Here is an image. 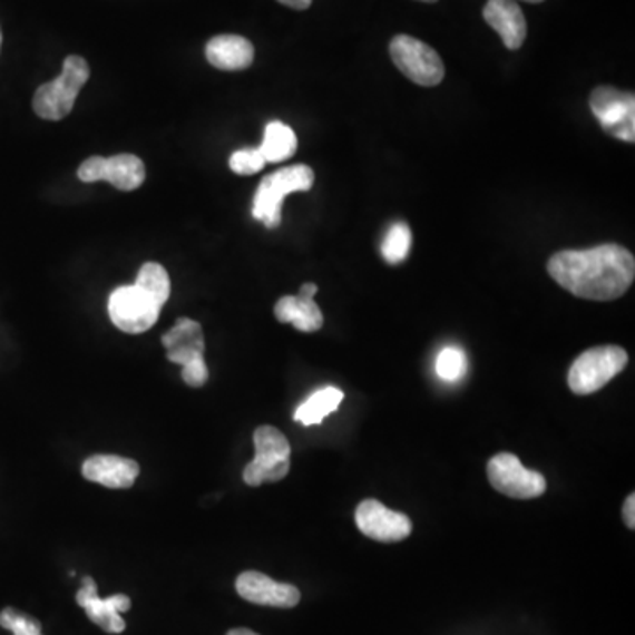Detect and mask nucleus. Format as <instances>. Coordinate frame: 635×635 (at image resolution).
Returning a JSON list of instances; mask_svg holds the SVG:
<instances>
[{
	"label": "nucleus",
	"mask_w": 635,
	"mask_h": 635,
	"mask_svg": "<svg viewBox=\"0 0 635 635\" xmlns=\"http://www.w3.org/2000/svg\"><path fill=\"white\" fill-rule=\"evenodd\" d=\"M547 272L561 289L586 301L607 302L625 295L634 283V254L618 244L583 251H559Z\"/></svg>",
	"instance_id": "obj_1"
},
{
	"label": "nucleus",
	"mask_w": 635,
	"mask_h": 635,
	"mask_svg": "<svg viewBox=\"0 0 635 635\" xmlns=\"http://www.w3.org/2000/svg\"><path fill=\"white\" fill-rule=\"evenodd\" d=\"M90 68L80 56L63 60L62 72L56 80L41 85L35 94V111L45 120H62L71 114L81 87L89 81Z\"/></svg>",
	"instance_id": "obj_2"
},
{
	"label": "nucleus",
	"mask_w": 635,
	"mask_h": 635,
	"mask_svg": "<svg viewBox=\"0 0 635 635\" xmlns=\"http://www.w3.org/2000/svg\"><path fill=\"white\" fill-rule=\"evenodd\" d=\"M314 184V172L310 166L295 165L277 169L263 178L254 195L253 217L267 228L281 225V211L286 196L299 190H310Z\"/></svg>",
	"instance_id": "obj_3"
},
{
	"label": "nucleus",
	"mask_w": 635,
	"mask_h": 635,
	"mask_svg": "<svg viewBox=\"0 0 635 635\" xmlns=\"http://www.w3.org/2000/svg\"><path fill=\"white\" fill-rule=\"evenodd\" d=\"M162 343L166 348V359L183 365V380L186 385L198 389L207 383L204 331L198 322L189 318H178L174 329L163 335Z\"/></svg>",
	"instance_id": "obj_4"
},
{
	"label": "nucleus",
	"mask_w": 635,
	"mask_h": 635,
	"mask_svg": "<svg viewBox=\"0 0 635 635\" xmlns=\"http://www.w3.org/2000/svg\"><path fill=\"white\" fill-rule=\"evenodd\" d=\"M628 353L622 346H597L577 356L568 371V389L577 395L595 394L627 368Z\"/></svg>",
	"instance_id": "obj_5"
},
{
	"label": "nucleus",
	"mask_w": 635,
	"mask_h": 635,
	"mask_svg": "<svg viewBox=\"0 0 635 635\" xmlns=\"http://www.w3.org/2000/svg\"><path fill=\"white\" fill-rule=\"evenodd\" d=\"M254 459L244 470V482L247 486L280 482L290 473L292 447L280 429L260 426L254 431Z\"/></svg>",
	"instance_id": "obj_6"
},
{
	"label": "nucleus",
	"mask_w": 635,
	"mask_h": 635,
	"mask_svg": "<svg viewBox=\"0 0 635 635\" xmlns=\"http://www.w3.org/2000/svg\"><path fill=\"white\" fill-rule=\"evenodd\" d=\"M390 57L399 71L422 87H437L444 77V66L434 48L411 36H395L390 42Z\"/></svg>",
	"instance_id": "obj_7"
},
{
	"label": "nucleus",
	"mask_w": 635,
	"mask_h": 635,
	"mask_svg": "<svg viewBox=\"0 0 635 635\" xmlns=\"http://www.w3.org/2000/svg\"><path fill=\"white\" fill-rule=\"evenodd\" d=\"M487 479L496 491L516 500H531L543 496L547 489L546 477L528 470L517 456L508 452L496 453L487 462Z\"/></svg>",
	"instance_id": "obj_8"
},
{
	"label": "nucleus",
	"mask_w": 635,
	"mask_h": 635,
	"mask_svg": "<svg viewBox=\"0 0 635 635\" xmlns=\"http://www.w3.org/2000/svg\"><path fill=\"white\" fill-rule=\"evenodd\" d=\"M589 108L602 129L618 140L635 141V98L632 92L602 85L593 90Z\"/></svg>",
	"instance_id": "obj_9"
},
{
	"label": "nucleus",
	"mask_w": 635,
	"mask_h": 635,
	"mask_svg": "<svg viewBox=\"0 0 635 635\" xmlns=\"http://www.w3.org/2000/svg\"><path fill=\"white\" fill-rule=\"evenodd\" d=\"M108 313L117 329L127 334H141L156 325L162 307L138 286H120L108 301Z\"/></svg>",
	"instance_id": "obj_10"
},
{
	"label": "nucleus",
	"mask_w": 635,
	"mask_h": 635,
	"mask_svg": "<svg viewBox=\"0 0 635 635\" xmlns=\"http://www.w3.org/2000/svg\"><path fill=\"white\" fill-rule=\"evenodd\" d=\"M145 165L140 157L119 154L114 157L92 156L81 163L78 178L84 183L108 180L120 190H133L145 183Z\"/></svg>",
	"instance_id": "obj_11"
},
{
	"label": "nucleus",
	"mask_w": 635,
	"mask_h": 635,
	"mask_svg": "<svg viewBox=\"0 0 635 635\" xmlns=\"http://www.w3.org/2000/svg\"><path fill=\"white\" fill-rule=\"evenodd\" d=\"M356 528L377 543H401L410 537V517L404 514L394 512L378 500H364L356 507Z\"/></svg>",
	"instance_id": "obj_12"
},
{
	"label": "nucleus",
	"mask_w": 635,
	"mask_h": 635,
	"mask_svg": "<svg viewBox=\"0 0 635 635\" xmlns=\"http://www.w3.org/2000/svg\"><path fill=\"white\" fill-rule=\"evenodd\" d=\"M84 585L78 589V606L84 607L85 614L89 616L90 622L96 623L99 628L108 632V634H120L126 631V622H124L120 613L131 609V600L126 595H114L110 598H99L98 586L94 583L92 577H84Z\"/></svg>",
	"instance_id": "obj_13"
},
{
	"label": "nucleus",
	"mask_w": 635,
	"mask_h": 635,
	"mask_svg": "<svg viewBox=\"0 0 635 635\" xmlns=\"http://www.w3.org/2000/svg\"><path fill=\"white\" fill-rule=\"evenodd\" d=\"M238 595L244 600L258 606L280 607L292 609L301 602V592L293 585L277 583L262 572L247 570L237 577L235 583Z\"/></svg>",
	"instance_id": "obj_14"
},
{
	"label": "nucleus",
	"mask_w": 635,
	"mask_h": 635,
	"mask_svg": "<svg viewBox=\"0 0 635 635\" xmlns=\"http://www.w3.org/2000/svg\"><path fill=\"white\" fill-rule=\"evenodd\" d=\"M81 473L89 482L101 483L110 489H127L140 475V466L133 459L99 453L84 462Z\"/></svg>",
	"instance_id": "obj_15"
},
{
	"label": "nucleus",
	"mask_w": 635,
	"mask_h": 635,
	"mask_svg": "<svg viewBox=\"0 0 635 635\" xmlns=\"http://www.w3.org/2000/svg\"><path fill=\"white\" fill-rule=\"evenodd\" d=\"M483 20L498 32L508 50L522 47L528 35V26L522 9L516 0H487Z\"/></svg>",
	"instance_id": "obj_16"
},
{
	"label": "nucleus",
	"mask_w": 635,
	"mask_h": 635,
	"mask_svg": "<svg viewBox=\"0 0 635 635\" xmlns=\"http://www.w3.org/2000/svg\"><path fill=\"white\" fill-rule=\"evenodd\" d=\"M208 62L221 71H242L254 60V47L242 36L223 35L212 38L205 48Z\"/></svg>",
	"instance_id": "obj_17"
},
{
	"label": "nucleus",
	"mask_w": 635,
	"mask_h": 635,
	"mask_svg": "<svg viewBox=\"0 0 635 635\" xmlns=\"http://www.w3.org/2000/svg\"><path fill=\"white\" fill-rule=\"evenodd\" d=\"M274 314L281 323H292L296 331L316 332L323 326L322 310L314 302V296L305 293L280 299L275 304Z\"/></svg>",
	"instance_id": "obj_18"
},
{
	"label": "nucleus",
	"mask_w": 635,
	"mask_h": 635,
	"mask_svg": "<svg viewBox=\"0 0 635 635\" xmlns=\"http://www.w3.org/2000/svg\"><path fill=\"white\" fill-rule=\"evenodd\" d=\"M343 399V390L335 389V387L316 390L302 402L301 407L296 408L293 419L302 426H316V423H322L325 417L334 413Z\"/></svg>",
	"instance_id": "obj_19"
},
{
	"label": "nucleus",
	"mask_w": 635,
	"mask_h": 635,
	"mask_svg": "<svg viewBox=\"0 0 635 635\" xmlns=\"http://www.w3.org/2000/svg\"><path fill=\"white\" fill-rule=\"evenodd\" d=\"M296 136L292 127L286 124L274 120L265 127V136H263L260 153L265 157L267 163L286 162L295 154Z\"/></svg>",
	"instance_id": "obj_20"
},
{
	"label": "nucleus",
	"mask_w": 635,
	"mask_h": 635,
	"mask_svg": "<svg viewBox=\"0 0 635 635\" xmlns=\"http://www.w3.org/2000/svg\"><path fill=\"white\" fill-rule=\"evenodd\" d=\"M135 286H138L148 299H153L159 307L165 305L172 292L168 272L159 263H145L138 272Z\"/></svg>",
	"instance_id": "obj_21"
},
{
	"label": "nucleus",
	"mask_w": 635,
	"mask_h": 635,
	"mask_svg": "<svg viewBox=\"0 0 635 635\" xmlns=\"http://www.w3.org/2000/svg\"><path fill=\"white\" fill-rule=\"evenodd\" d=\"M411 242H413V235H411L410 226L407 223H395L381 244V254H383L385 262H389L390 265H399V263L404 262L410 254Z\"/></svg>",
	"instance_id": "obj_22"
},
{
	"label": "nucleus",
	"mask_w": 635,
	"mask_h": 635,
	"mask_svg": "<svg viewBox=\"0 0 635 635\" xmlns=\"http://www.w3.org/2000/svg\"><path fill=\"white\" fill-rule=\"evenodd\" d=\"M468 360L462 350L456 346L444 348L437 359V373L441 380L458 381L465 377Z\"/></svg>",
	"instance_id": "obj_23"
},
{
	"label": "nucleus",
	"mask_w": 635,
	"mask_h": 635,
	"mask_svg": "<svg viewBox=\"0 0 635 635\" xmlns=\"http://www.w3.org/2000/svg\"><path fill=\"white\" fill-rule=\"evenodd\" d=\"M0 627L13 632V635H42L41 623L38 619L13 607H6L0 613Z\"/></svg>",
	"instance_id": "obj_24"
},
{
	"label": "nucleus",
	"mask_w": 635,
	"mask_h": 635,
	"mask_svg": "<svg viewBox=\"0 0 635 635\" xmlns=\"http://www.w3.org/2000/svg\"><path fill=\"white\" fill-rule=\"evenodd\" d=\"M267 162L260 148H242L229 157V168L237 175H254L265 168Z\"/></svg>",
	"instance_id": "obj_25"
},
{
	"label": "nucleus",
	"mask_w": 635,
	"mask_h": 635,
	"mask_svg": "<svg viewBox=\"0 0 635 635\" xmlns=\"http://www.w3.org/2000/svg\"><path fill=\"white\" fill-rule=\"evenodd\" d=\"M623 521L627 525V528H635V496H628L623 505Z\"/></svg>",
	"instance_id": "obj_26"
},
{
	"label": "nucleus",
	"mask_w": 635,
	"mask_h": 635,
	"mask_svg": "<svg viewBox=\"0 0 635 635\" xmlns=\"http://www.w3.org/2000/svg\"><path fill=\"white\" fill-rule=\"evenodd\" d=\"M281 4L289 6V8L296 9V11H304L313 4V0H277Z\"/></svg>",
	"instance_id": "obj_27"
},
{
	"label": "nucleus",
	"mask_w": 635,
	"mask_h": 635,
	"mask_svg": "<svg viewBox=\"0 0 635 635\" xmlns=\"http://www.w3.org/2000/svg\"><path fill=\"white\" fill-rule=\"evenodd\" d=\"M226 635H258L256 632L250 631V628H233Z\"/></svg>",
	"instance_id": "obj_28"
},
{
	"label": "nucleus",
	"mask_w": 635,
	"mask_h": 635,
	"mask_svg": "<svg viewBox=\"0 0 635 635\" xmlns=\"http://www.w3.org/2000/svg\"><path fill=\"white\" fill-rule=\"evenodd\" d=\"M525 2H529V4H538V2H544V0H525Z\"/></svg>",
	"instance_id": "obj_29"
},
{
	"label": "nucleus",
	"mask_w": 635,
	"mask_h": 635,
	"mask_svg": "<svg viewBox=\"0 0 635 635\" xmlns=\"http://www.w3.org/2000/svg\"><path fill=\"white\" fill-rule=\"evenodd\" d=\"M420 2H428V4H431V2H437V0H420Z\"/></svg>",
	"instance_id": "obj_30"
},
{
	"label": "nucleus",
	"mask_w": 635,
	"mask_h": 635,
	"mask_svg": "<svg viewBox=\"0 0 635 635\" xmlns=\"http://www.w3.org/2000/svg\"><path fill=\"white\" fill-rule=\"evenodd\" d=\"M0 47H2V30H0Z\"/></svg>",
	"instance_id": "obj_31"
}]
</instances>
